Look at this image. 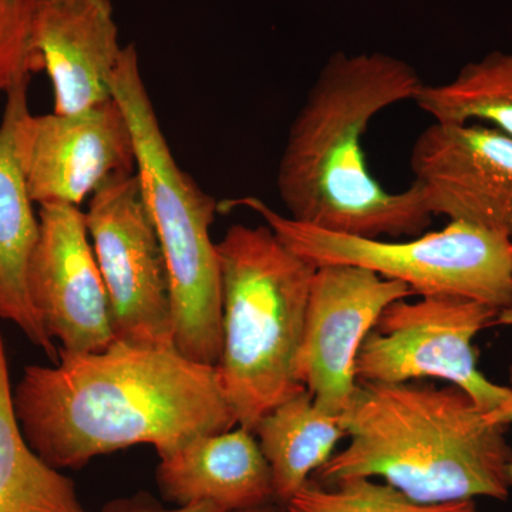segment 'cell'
<instances>
[{
  "mask_svg": "<svg viewBox=\"0 0 512 512\" xmlns=\"http://www.w3.org/2000/svg\"><path fill=\"white\" fill-rule=\"evenodd\" d=\"M28 266L30 302L53 342L67 353H97L114 342L109 296L87 229L86 214L42 205Z\"/></svg>",
  "mask_w": 512,
  "mask_h": 512,
  "instance_id": "obj_11",
  "label": "cell"
},
{
  "mask_svg": "<svg viewBox=\"0 0 512 512\" xmlns=\"http://www.w3.org/2000/svg\"><path fill=\"white\" fill-rule=\"evenodd\" d=\"M39 0H0V93L43 70L35 46V19Z\"/></svg>",
  "mask_w": 512,
  "mask_h": 512,
  "instance_id": "obj_20",
  "label": "cell"
},
{
  "mask_svg": "<svg viewBox=\"0 0 512 512\" xmlns=\"http://www.w3.org/2000/svg\"><path fill=\"white\" fill-rule=\"evenodd\" d=\"M289 512H480L476 501L420 504L375 478H350L332 487L309 481L285 504Z\"/></svg>",
  "mask_w": 512,
  "mask_h": 512,
  "instance_id": "obj_19",
  "label": "cell"
},
{
  "mask_svg": "<svg viewBox=\"0 0 512 512\" xmlns=\"http://www.w3.org/2000/svg\"><path fill=\"white\" fill-rule=\"evenodd\" d=\"M498 313L493 306L451 295L393 302L359 350L357 383L439 379L463 390L483 412H490L511 390L481 372L474 340L494 325Z\"/></svg>",
  "mask_w": 512,
  "mask_h": 512,
  "instance_id": "obj_7",
  "label": "cell"
},
{
  "mask_svg": "<svg viewBox=\"0 0 512 512\" xmlns=\"http://www.w3.org/2000/svg\"><path fill=\"white\" fill-rule=\"evenodd\" d=\"M414 296L409 286L352 265H323L313 276L296 379L322 412L340 416L357 389L356 360L387 306Z\"/></svg>",
  "mask_w": 512,
  "mask_h": 512,
  "instance_id": "obj_10",
  "label": "cell"
},
{
  "mask_svg": "<svg viewBox=\"0 0 512 512\" xmlns=\"http://www.w3.org/2000/svg\"><path fill=\"white\" fill-rule=\"evenodd\" d=\"M157 485L177 505L212 504L222 512L276 503L271 468L252 431L205 434L161 457Z\"/></svg>",
  "mask_w": 512,
  "mask_h": 512,
  "instance_id": "obj_14",
  "label": "cell"
},
{
  "mask_svg": "<svg viewBox=\"0 0 512 512\" xmlns=\"http://www.w3.org/2000/svg\"><path fill=\"white\" fill-rule=\"evenodd\" d=\"M245 208L278 238L318 266L352 265L409 286L414 295H451L493 306H512V239L450 221L446 228L410 239H369L335 234L293 221L256 197L220 202V212Z\"/></svg>",
  "mask_w": 512,
  "mask_h": 512,
  "instance_id": "obj_6",
  "label": "cell"
},
{
  "mask_svg": "<svg viewBox=\"0 0 512 512\" xmlns=\"http://www.w3.org/2000/svg\"><path fill=\"white\" fill-rule=\"evenodd\" d=\"M35 46L52 83L53 113H82L113 99L124 47L110 0H39Z\"/></svg>",
  "mask_w": 512,
  "mask_h": 512,
  "instance_id": "obj_13",
  "label": "cell"
},
{
  "mask_svg": "<svg viewBox=\"0 0 512 512\" xmlns=\"http://www.w3.org/2000/svg\"><path fill=\"white\" fill-rule=\"evenodd\" d=\"M414 183L433 217L512 239V138L480 123L433 121L414 143Z\"/></svg>",
  "mask_w": 512,
  "mask_h": 512,
  "instance_id": "obj_12",
  "label": "cell"
},
{
  "mask_svg": "<svg viewBox=\"0 0 512 512\" xmlns=\"http://www.w3.org/2000/svg\"><path fill=\"white\" fill-rule=\"evenodd\" d=\"M340 421L349 443L313 476L320 485L382 478L420 504L510 497L508 426L453 384L357 383Z\"/></svg>",
  "mask_w": 512,
  "mask_h": 512,
  "instance_id": "obj_3",
  "label": "cell"
},
{
  "mask_svg": "<svg viewBox=\"0 0 512 512\" xmlns=\"http://www.w3.org/2000/svg\"><path fill=\"white\" fill-rule=\"evenodd\" d=\"M436 123H480L512 138V52L467 63L441 84H423L414 97Z\"/></svg>",
  "mask_w": 512,
  "mask_h": 512,
  "instance_id": "obj_18",
  "label": "cell"
},
{
  "mask_svg": "<svg viewBox=\"0 0 512 512\" xmlns=\"http://www.w3.org/2000/svg\"><path fill=\"white\" fill-rule=\"evenodd\" d=\"M494 325L512 326V306L498 313Z\"/></svg>",
  "mask_w": 512,
  "mask_h": 512,
  "instance_id": "obj_24",
  "label": "cell"
},
{
  "mask_svg": "<svg viewBox=\"0 0 512 512\" xmlns=\"http://www.w3.org/2000/svg\"><path fill=\"white\" fill-rule=\"evenodd\" d=\"M232 512H289L285 505L272 503L264 505V507L251 508V510L232 511Z\"/></svg>",
  "mask_w": 512,
  "mask_h": 512,
  "instance_id": "obj_23",
  "label": "cell"
},
{
  "mask_svg": "<svg viewBox=\"0 0 512 512\" xmlns=\"http://www.w3.org/2000/svg\"><path fill=\"white\" fill-rule=\"evenodd\" d=\"M510 390L511 392L508 394L507 399H505L500 406L495 407V409L490 410V412H485V417H487L490 423L501 424V426L512 424V365L510 367ZM508 483H510L512 490V463L510 467H508Z\"/></svg>",
  "mask_w": 512,
  "mask_h": 512,
  "instance_id": "obj_22",
  "label": "cell"
},
{
  "mask_svg": "<svg viewBox=\"0 0 512 512\" xmlns=\"http://www.w3.org/2000/svg\"><path fill=\"white\" fill-rule=\"evenodd\" d=\"M104 512H222L212 504L188 505V507H175L171 510L158 507L146 501H124V503L110 504Z\"/></svg>",
  "mask_w": 512,
  "mask_h": 512,
  "instance_id": "obj_21",
  "label": "cell"
},
{
  "mask_svg": "<svg viewBox=\"0 0 512 512\" xmlns=\"http://www.w3.org/2000/svg\"><path fill=\"white\" fill-rule=\"evenodd\" d=\"M271 468L276 503L301 491L346 439L340 416L322 412L308 390L266 413L254 431Z\"/></svg>",
  "mask_w": 512,
  "mask_h": 512,
  "instance_id": "obj_16",
  "label": "cell"
},
{
  "mask_svg": "<svg viewBox=\"0 0 512 512\" xmlns=\"http://www.w3.org/2000/svg\"><path fill=\"white\" fill-rule=\"evenodd\" d=\"M13 140L30 198L40 207H80L113 178L137 171L133 133L114 97L82 113L33 116L26 96Z\"/></svg>",
  "mask_w": 512,
  "mask_h": 512,
  "instance_id": "obj_9",
  "label": "cell"
},
{
  "mask_svg": "<svg viewBox=\"0 0 512 512\" xmlns=\"http://www.w3.org/2000/svg\"><path fill=\"white\" fill-rule=\"evenodd\" d=\"M222 348L217 372L238 426L254 431L305 390L296 379L316 266L266 224H235L217 242Z\"/></svg>",
  "mask_w": 512,
  "mask_h": 512,
  "instance_id": "obj_4",
  "label": "cell"
},
{
  "mask_svg": "<svg viewBox=\"0 0 512 512\" xmlns=\"http://www.w3.org/2000/svg\"><path fill=\"white\" fill-rule=\"evenodd\" d=\"M414 67L384 53L330 57L289 128L279 197L301 224L369 239L417 237L429 228L416 184L389 191L370 173L363 138L372 120L423 87Z\"/></svg>",
  "mask_w": 512,
  "mask_h": 512,
  "instance_id": "obj_2",
  "label": "cell"
},
{
  "mask_svg": "<svg viewBox=\"0 0 512 512\" xmlns=\"http://www.w3.org/2000/svg\"><path fill=\"white\" fill-rule=\"evenodd\" d=\"M13 404L29 446L56 470H82L141 444L165 457L238 424L217 367L119 340L97 353L59 349L53 366H26Z\"/></svg>",
  "mask_w": 512,
  "mask_h": 512,
  "instance_id": "obj_1",
  "label": "cell"
},
{
  "mask_svg": "<svg viewBox=\"0 0 512 512\" xmlns=\"http://www.w3.org/2000/svg\"><path fill=\"white\" fill-rule=\"evenodd\" d=\"M86 222L109 296L114 340L175 348L167 265L137 171L94 192Z\"/></svg>",
  "mask_w": 512,
  "mask_h": 512,
  "instance_id": "obj_8",
  "label": "cell"
},
{
  "mask_svg": "<svg viewBox=\"0 0 512 512\" xmlns=\"http://www.w3.org/2000/svg\"><path fill=\"white\" fill-rule=\"evenodd\" d=\"M111 92L130 124L137 175L163 248L175 349L194 362L217 366L222 348L221 269L210 231L220 202L175 161L141 76L136 46L124 47Z\"/></svg>",
  "mask_w": 512,
  "mask_h": 512,
  "instance_id": "obj_5",
  "label": "cell"
},
{
  "mask_svg": "<svg viewBox=\"0 0 512 512\" xmlns=\"http://www.w3.org/2000/svg\"><path fill=\"white\" fill-rule=\"evenodd\" d=\"M0 512H90L76 485L29 446L13 404L9 362L0 333Z\"/></svg>",
  "mask_w": 512,
  "mask_h": 512,
  "instance_id": "obj_17",
  "label": "cell"
},
{
  "mask_svg": "<svg viewBox=\"0 0 512 512\" xmlns=\"http://www.w3.org/2000/svg\"><path fill=\"white\" fill-rule=\"evenodd\" d=\"M29 83L6 94L0 123V320L12 322L32 345L42 349L53 363L59 346L47 335L30 302L28 266L39 235V217L33 210L15 153L16 114L28 96Z\"/></svg>",
  "mask_w": 512,
  "mask_h": 512,
  "instance_id": "obj_15",
  "label": "cell"
}]
</instances>
